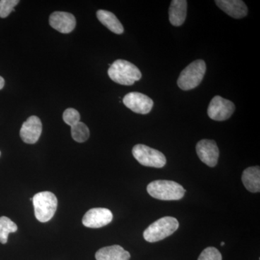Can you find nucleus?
<instances>
[{
  "label": "nucleus",
  "mask_w": 260,
  "mask_h": 260,
  "mask_svg": "<svg viewBox=\"0 0 260 260\" xmlns=\"http://www.w3.org/2000/svg\"><path fill=\"white\" fill-rule=\"evenodd\" d=\"M108 75L113 81L123 85H133L142 78L138 67L123 59L114 61L108 70Z\"/></svg>",
  "instance_id": "obj_1"
},
{
  "label": "nucleus",
  "mask_w": 260,
  "mask_h": 260,
  "mask_svg": "<svg viewBox=\"0 0 260 260\" xmlns=\"http://www.w3.org/2000/svg\"><path fill=\"white\" fill-rule=\"evenodd\" d=\"M147 191L153 198L166 201L182 199L186 192L180 184L169 180L152 181L147 186Z\"/></svg>",
  "instance_id": "obj_2"
},
{
  "label": "nucleus",
  "mask_w": 260,
  "mask_h": 260,
  "mask_svg": "<svg viewBox=\"0 0 260 260\" xmlns=\"http://www.w3.org/2000/svg\"><path fill=\"white\" fill-rule=\"evenodd\" d=\"M179 226L177 218L170 216L162 217L145 229L143 237L148 242H159L172 235Z\"/></svg>",
  "instance_id": "obj_3"
},
{
  "label": "nucleus",
  "mask_w": 260,
  "mask_h": 260,
  "mask_svg": "<svg viewBox=\"0 0 260 260\" xmlns=\"http://www.w3.org/2000/svg\"><path fill=\"white\" fill-rule=\"evenodd\" d=\"M35 216L39 221L46 223L54 216L58 201L55 195L50 191H42L34 195L32 199Z\"/></svg>",
  "instance_id": "obj_4"
},
{
  "label": "nucleus",
  "mask_w": 260,
  "mask_h": 260,
  "mask_svg": "<svg viewBox=\"0 0 260 260\" xmlns=\"http://www.w3.org/2000/svg\"><path fill=\"white\" fill-rule=\"evenodd\" d=\"M206 72V64L202 59L192 61L181 72L177 80L178 86L183 90H192L201 83Z\"/></svg>",
  "instance_id": "obj_5"
},
{
  "label": "nucleus",
  "mask_w": 260,
  "mask_h": 260,
  "mask_svg": "<svg viewBox=\"0 0 260 260\" xmlns=\"http://www.w3.org/2000/svg\"><path fill=\"white\" fill-rule=\"evenodd\" d=\"M133 155L144 167L162 168L167 164V158L161 152L147 145H135L133 148Z\"/></svg>",
  "instance_id": "obj_6"
},
{
  "label": "nucleus",
  "mask_w": 260,
  "mask_h": 260,
  "mask_svg": "<svg viewBox=\"0 0 260 260\" xmlns=\"http://www.w3.org/2000/svg\"><path fill=\"white\" fill-rule=\"evenodd\" d=\"M234 111L235 106L234 103L220 95H215L208 106V114L213 120L221 121L229 119Z\"/></svg>",
  "instance_id": "obj_7"
},
{
  "label": "nucleus",
  "mask_w": 260,
  "mask_h": 260,
  "mask_svg": "<svg viewBox=\"0 0 260 260\" xmlns=\"http://www.w3.org/2000/svg\"><path fill=\"white\" fill-rule=\"evenodd\" d=\"M123 104L133 112L140 114H148L154 105L153 101L150 97L138 92L126 94L123 99Z\"/></svg>",
  "instance_id": "obj_8"
},
{
  "label": "nucleus",
  "mask_w": 260,
  "mask_h": 260,
  "mask_svg": "<svg viewBox=\"0 0 260 260\" xmlns=\"http://www.w3.org/2000/svg\"><path fill=\"white\" fill-rule=\"evenodd\" d=\"M113 220V214L107 208H96L89 210L83 218V224L90 229H99L107 225Z\"/></svg>",
  "instance_id": "obj_9"
},
{
  "label": "nucleus",
  "mask_w": 260,
  "mask_h": 260,
  "mask_svg": "<svg viewBox=\"0 0 260 260\" xmlns=\"http://www.w3.org/2000/svg\"><path fill=\"white\" fill-rule=\"evenodd\" d=\"M198 157L205 164L215 167L218 164L219 150L214 140H202L196 145Z\"/></svg>",
  "instance_id": "obj_10"
},
{
  "label": "nucleus",
  "mask_w": 260,
  "mask_h": 260,
  "mask_svg": "<svg viewBox=\"0 0 260 260\" xmlns=\"http://www.w3.org/2000/svg\"><path fill=\"white\" fill-rule=\"evenodd\" d=\"M42 133V123L37 116H31L22 125L20 135L24 143L34 144L37 143Z\"/></svg>",
  "instance_id": "obj_11"
},
{
  "label": "nucleus",
  "mask_w": 260,
  "mask_h": 260,
  "mask_svg": "<svg viewBox=\"0 0 260 260\" xmlns=\"http://www.w3.org/2000/svg\"><path fill=\"white\" fill-rule=\"evenodd\" d=\"M49 24L61 34H70L76 26L74 15L66 12H54L49 17Z\"/></svg>",
  "instance_id": "obj_12"
},
{
  "label": "nucleus",
  "mask_w": 260,
  "mask_h": 260,
  "mask_svg": "<svg viewBox=\"0 0 260 260\" xmlns=\"http://www.w3.org/2000/svg\"><path fill=\"white\" fill-rule=\"evenodd\" d=\"M215 3L220 10L232 18L240 19L247 15V6L242 0H217Z\"/></svg>",
  "instance_id": "obj_13"
},
{
  "label": "nucleus",
  "mask_w": 260,
  "mask_h": 260,
  "mask_svg": "<svg viewBox=\"0 0 260 260\" xmlns=\"http://www.w3.org/2000/svg\"><path fill=\"white\" fill-rule=\"evenodd\" d=\"M187 2L173 0L169 8V21L174 26H180L186 20Z\"/></svg>",
  "instance_id": "obj_14"
},
{
  "label": "nucleus",
  "mask_w": 260,
  "mask_h": 260,
  "mask_svg": "<svg viewBox=\"0 0 260 260\" xmlns=\"http://www.w3.org/2000/svg\"><path fill=\"white\" fill-rule=\"evenodd\" d=\"M130 256L129 251L119 245L106 246L95 253L96 260H129Z\"/></svg>",
  "instance_id": "obj_15"
},
{
  "label": "nucleus",
  "mask_w": 260,
  "mask_h": 260,
  "mask_svg": "<svg viewBox=\"0 0 260 260\" xmlns=\"http://www.w3.org/2000/svg\"><path fill=\"white\" fill-rule=\"evenodd\" d=\"M242 180L246 189L251 192H259L260 168L249 167L243 172Z\"/></svg>",
  "instance_id": "obj_16"
},
{
  "label": "nucleus",
  "mask_w": 260,
  "mask_h": 260,
  "mask_svg": "<svg viewBox=\"0 0 260 260\" xmlns=\"http://www.w3.org/2000/svg\"><path fill=\"white\" fill-rule=\"evenodd\" d=\"M96 15L99 21L111 31L116 34H121L124 32L122 24L114 13L107 10H99L97 11Z\"/></svg>",
  "instance_id": "obj_17"
},
{
  "label": "nucleus",
  "mask_w": 260,
  "mask_h": 260,
  "mask_svg": "<svg viewBox=\"0 0 260 260\" xmlns=\"http://www.w3.org/2000/svg\"><path fill=\"white\" fill-rule=\"evenodd\" d=\"M18 231V226L8 217H0V243L5 244L8 242L10 233Z\"/></svg>",
  "instance_id": "obj_18"
},
{
  "label": "nucleus",
  "mask_w": 260,
  "mask_h": 260,
  "mask_svg": "<svg viewBox=\"0 0 260 260\" xmlns=\"http://www.w3.org/2000/svg\"><path fill=\"white\" fill-rule=\"evenodd\" d=\"M71 135L73 140L78 143H84L88 140L90 131L86 124L79 121L76 124L71 126Z\"/></svg>",
  "instance_id": "obj_19"
},
{
  "label": "nucleus",
  "mask_w": 260,
  "mask_h": 260,
  "mask_svg": "<svg viewBox=\"0 0 260 260\" xmlns=\"http://www.w3.org/2000/svg\"><path fill=\"white\" fill-rule=\"evenodd\" d=\"M20 1L18 0H1L0 1V18H7L14 11V8Z\"/></svg>",
  "instance_id": "obj_20"
},
{
  "label": "nucleus",
  "mask_w": 260,
  "mask_h": 260,
  "mask_svg": "<svg viewBox=\"0 0 260 260\" xmlns=\"http://www.w3.org/2000/svg\"><path fill=\"white\" fill-rule=\"evenodd\" d=\"M80 119V113L73 108L67 109L63 113V120L67 124L73 126L79 122Z\"/></svg>",
  "instance_id": "obj_21"
},
{
  "label": "nucleus",
  "mask_w": 260,
  "mask_h": 260,
  "mask_svg": "<svg viewBox=\"0 0 260 260\" xmlns=\"http://www.w3.org/2000/svg\"><path fill=\"white\" fill-rule=\"evenodd\" d=\"M198 260H222V255L218 249L210 246L203 251Z\"/></svg>",
  "instance_id": "obj_22"
},
{
  "label": "nucleus",
  "mask_w": 260,
  "mask_h": 260,
  "mask_svg": "<svg viewBox=\"0 0 260 260\" xmlns=\"http://www.w3.org/2000/svg\"><path fill=\"white\" fill-rule=\"evenodd\" d=\"M5 86V80L3 77L0 76V90H2Z\"/></svg>",
  "instance_id": "obj_23"
},
{
  "label": "nucleus",
  "mask_w": 260,
  "mask_h": 260,
  "mask_svg": "<svg viewBox=\"0 0 260 260\" xmlns=\"http://www.w3.org/2000/svg\"><path fill=\"white\" fill-rule=\"evenodd\" d=\"M220 245H221V246H224V245H225V243H224V242H221V243H220Z\"/></svg>",
  "instance_id": "obj_24"
},
{
  "label": "nucleus",
  "mask_w": 260,
  "mask_h": 260,
  "mask_svg": "<svg viewBox=\"0 0 260 260\" xmlns=\"http://www.w3.org/2000/svg\"><path fill=\"white\" fill-rule=\"evenodd\" d=\"M0 155H1V152H0Z\"/></svg>",
  "instance_id": "obj_25"
}]
</instances>
